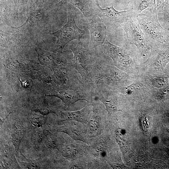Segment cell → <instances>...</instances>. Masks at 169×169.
I'll return each mask as SVG.
<instances>
[{"instance_id": "obj_7", "label": "cell", "mask_w": 169, "mask_h": 169, "mask_svg": "<svg viewBox=\"0 0 169 169\" xmlns=\"http://www.w3.org/2000/svg\"><path fill=\"white\" fill-rule=\"evenodd\" d=\"M69 121L63 125L54 126V131L65 133L75 140L90 144L91 141L88 135L86 126L79 122Z\"/></svg>"}, {"instance_id": "obj_4", "label": "cell", "mask_w": 169, "mask_h": 169, "mask_svg": "<svg viewBox=\"0 0 169 169\" xmlns=\"http://www.w3.org/2000/svg\"><path fill=\"white\" fill-rule=\"evenodd\" d=\"M95 6L94 10L95 13L100 17L108 28H117L133 16H135L131 9L123 11H119L115 9L113 6L101 8L98 0H95Z\"/></svg>"}, {"instance_id": "obj_19", "label": "cell", "mask_w": 169, "mask_h": 169, "mask_svg": "<svg viewBox=\"0 0 169 169\" xmlns=\"http://www.w3.org/2000/svg\"><path fill=\"white\" fill-rule=\"evenodd\" d=\"M169 79L165 77H155L151 81L152 85L154 86L160 88L165 86L168 83Z\"/></svg>"}, {"instance_id": "obj_5", "label": "cell", "mask_w": 169, "mask_h": 169, "mask_svg": "<svg viewBox=\"0 0 169 169\" xmlns=\"http://www.w3.org/2000/svg\"><path fill=\"white\" fill-rule=\"evenodd\" d=\"M121 27L125 30L130 43L137 47L143 56L148 55L151 47L141 29L136 17L130 18Z\"/></svg>"}, {"instance_id": "obj_20", "label": "cell", "mask_w": 169, "mask_h": 169, "mask_svg": "<svg viewBox=\"0 0 169 169\" xmlns=\"http://www.w3.org/2000/svg\"><path fill=\"white\" fill-rule=\"evenodd\" d=\"M30 121L33 125L36 126L40 127L44 124V117L38 114H34L31 115Z\"/></svg>"}, {"instance_id": "obj_15", "label": "cell", "mask_w": 169, "mask_h": 169, "mask_svg": "<svg viewBox=\"0 0 169 169\" xmlns=\"http://www.w3.org/2000/svg\"><path fill=\"white\" fill-rule=\"evenodd\" d=\"M155 0H135L133 3L131 9L135 16L141 13V12L148 8H151L154 6Z\"/></svg>"}, {"instance_id": "obj_6", "label": "cell", "mask_w": 169, "mask_h": 169, "mask_svg": "<svg viewBox=\"0 0 169 169\" xmlns=\"http://www.w3.org/2000/svg\"><path fill=\"white\" fill-rule=\"evenodd\" d=\"M67 23L60 29L52 33L57 38L58 49L61 50L70 41L76 39L78 41L85 33V30L79 28L76 25L74 16L69 13Z\"/></svg>"}, {"instance_id": "obj_11", "label": "cell", "mask_w": 169, "mask_h": 169, "mask_svg": "<svg viewBox=\"0 0 169 169\" xmlns=\"http://www.w3.org/2000/svg\"><path fill=\"white\" fill-rule=\"evenodd\" d=\"M93 105L89 103L82 109L74 112L60 111L59 117L61 121H74L87 125L92 116Z\"/></svg>"}, {"instance_id": "obj_13", "label": "cell", "mask_w": 169, "mask_h": 169, "mask_svg": "<svg viewBox=\"0 0 169 169\" xmlns=\"http://www.w3.org/2000/svg\"><path fill=\"white\" fill-rule=\"evenodd\" d=\"M78 8L84 17L90 21L94 18L95 13L88 0H67Z\"/></svg>"}, {"instance_id": "obj_9", "label": "cell", "mask_w": 169, "mask_h": 169, "mask_svg": "<svg viewBox=\"0 0 169 169\" xmlns=\"http://www.w3.org/2000/svg\"><path fill=\"white\" fill-rule=\"evenodd\" d=\"M101 49L104 53L111 58L117 67L127 65L132 62V58L124 49L111 44L107 39L102 45Z\"/></svg>"}, {"instance_id": "obj_24", "label": "cell", "mask_w": 169, "mask_h": 169, "mask_svg": "<svg viewBox=\"0 0 169 169\" xmlns=\"http://www.w3.org/2000/svg\"><path fill=\"white\" fill-rule=\"evenodd\" d=\"M168 0H157L156 8L157 11L162 9L165 5L168 4Z\"/></svg>"}, {"instance_id": "obj_18", "label": "cell", "mask_w": 169, "mask_h": 169, "mask_svg": "<svg viewBox=\"0 0 169 169\" xmlns=\"http://www.w3.org/2000/svg\"><path fill=\"white\" fill-rule=\"evenodd\" d=\"M60 151L64 156L70 158L76 157L79 152L78 148L73 144L64 146Z\"/></svg>"}, {"instance_id": "obj_8", "label": "cell", "mask_w": 169, "mask_h": 169, "mask_svg": "<svg viewBox=\"0 0 169 169\" xmlns=\"http://www.w3.org/2000/svg\"><path fill=\"white\" fill-rule=\"evenodd\" d=\"M98 99L94 98L91 102L93 112L91 118L87 125V134L89 138L96 137L100 135L102 132V117L104 110Z\"/></svg>"}, {"instance_id": "obj_3", "label": "cell", "mask_w": 169, "mask_h": 169, "mask_svg": "<svg viewBox=\"0 0 169 169\" xmlns=\"http://www.w3.org/2000/svg\"><path fill=\"white\" fill-rule=\"evenodd\" d=\"M74 56L73 61L75 69L81 76L83 81L100 58L88 45L78 41L75 47H71Z\"/></svg>"}, {"instance_id": "obj_17", "label": "cell", "mask_w": 169, "mask_h": 169, "mask_svg": "<svg viewBox=\"0 0 169 169\" xmlns=\"http://www.w3.org/2000/svg\"><path fill=\"white\" fill-rule=\"evenodd\" d=\"M45 144L48 147L57 149L59 151L64 146L60 139H59L56 136L51 134L46 136Z\"/></svg>"}, {"instance_id": "obj_10", "label": "cell", "mask_w": 169, "mask_h": 169, "mask_svg": "<svg viewBox=\"0 0 169 169\" xmlns=\"http://www.w3.org/2000/svg\"><path fill=\"white\" fill-rule=\"evenodd\" d=\"M106 27L101 20L93 19L88 23L87 28L90 30V40L89 48L93 49L98 46L102 45L107 39Z\"/></svg>"}, {"instance_id": "obj_16", "label": "cell", "mask_w": 169, "mask_h": 169, "mask_svg": "<svg viewBox=\"0 0 169 169\" xmlns=\"http://www.w3.org/2000/svg\"><path fill=\"white\" fill-rule=\"evenodd\" d=\"M152 60L157 68H163L169 62V53L162 52L155 53L152 55Z\"/></svg>"}, {"instance_id": "obj_12", "label": "cell", "mask_w": 169, "mask_h": 169, "mask_svg": "<svg viewBox=\"0 0 169 169\" xmlns=\"http://www.w3.org/2000/svg\"><path fill=\"white\" fill-rule=\"evenodd\" d=\"M38 59L42 63L45 64H49L58 66L61 63L63 59L59 54H55L50 53L38 48L37 50Z\"/></svg>"}, {"instance_id": "obj_22", "label": "cell", "mask_w": 169, "mask_h": 169, "mask_svg": "<svg viewBox=\"0 0 169 169\" xmlns=\"http://www.w3.org/2000/svg\"><path fill=\"white\" fill-rule=\"evenodd\" d=\"M156 97L160 100H163L169 97V88L162 89L157 93Z\"/></svg>"}, {"instance_id": "obj_1", "label": "cell", "mask_w": 169, "mask_h": 169, "mask_svg": "<svg viewBox=\"0 0 169 169\" xmlns=\"http://www.w3.org/2000/svg\"><path fill=\"white\" fill-rule=\"evenodd\" d=\"M125 78L124 73L114 67L106 64L100 59L83 82L94 93L98 90L108 89L110 86L124 80Z\"/></svg>"}, {"instance_id": "obj_23", "label": "cell", "mask_w": 169, "mask_h": 169, "mask_svg": "<svg viewBox=\"0 0 169 169\" xmlns=\"http://www.w3.org/2000/svg\"><path fill=\"white\" fill-rule=\"evenodd\" d=\"M136 87V84L135 83L123 89V92L127 94H131L135 91Z\"/></svg>"}, {"instance_id": "obj_14", "label": "cell", "mask_w": 169, "mask_h": 169, "mask_svg": "<svg viewBox=\"0 0 169 169\" xmlns=\"http://www.w3.org/2000/svg\"><path fill=\"white\" fill-rule=\"evenodd\" d=\"M24 132L25 130L23 126L18 123L14 124L11 129V134L12 141L17 152L18 151Z\"/></svg>"}, {"instance_id": "obj_21", "label": "cell", "mask_w": 169, "mask_h": 169, "mask_svg": "<svg viewBox=\"0 0 169 169\" xmlns=\"http://www.w3.org/2000/svg\"><path fill=\"white\" fill-rule=\"evenodd\" d=\"M26 159L25 161L21 162L19 161V163L24 166L28 169H38L40 168V166L37 161L34 160H30L26 158L24 156Z\"/></svg>"}, {"instance_id": "obj_2", "label": "cell", "mask_w": 169, "mask_h": 169, "mask_svg": "<svg viewBox=\"0 0 169 169\" xmlns=\"http://www.w3.org/2000/svg\"><path fill=\"white\" fill-rule=\"evenodd\" d=\"M136 16L140 27L151 47L166 38L165 30L160 25L157 17V10L154 6Z\"/></svg>"}]
</instances>
